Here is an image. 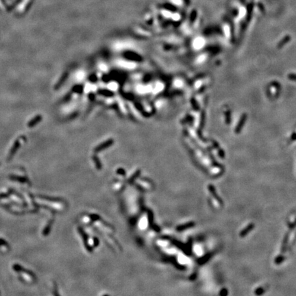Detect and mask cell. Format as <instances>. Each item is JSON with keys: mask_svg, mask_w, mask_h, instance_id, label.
I'll return each mask as SVG.
<instances>
[{"mask_svg": "<svg viewBox=\"0 0 296 296\" xmlns=\"http://www.w3.org/2000/svg\"><path fill=\"white\" fill-rule=\"evenodd\" d=\"M13 268H14V270L16 272H18L19 276L21 277L25 282L32 283L35 280L34 276V274H32L30 272H29V271L27 270H25L24 268L21 267V266L19 265H14Z\"/></svg>", "mask_w": 296, "mask_h": 296, "instance_id": "6da1fadb", "label": "cell"}, {"mask_svg": "<svg viewBox=\"0 0 296 296\" xmlns=\"http://www.w3.org/2000/svg\"><path fill=\"white\" fill-rule=\"evenodd\" d=\"M21 139H19V140H17V141L15 142V143H14V145H13V147H12V149L11 150V152H10L9 153V155H8V160H10L11 159V158L13 156V155L14 154V153H15V152L17 151V150H18V148L20 146V145H21V140H20Z\"/></svg>", "mask_w": 296, "mask_h": 296, "instance_id": "7a4b0ae2", "label": "cell"}, {"mask_svg": "<svg viewBox=\"0 0 296 296\" xmlns=\"http://www.w3.org/2000/svg\"><path fill=\"white\" fill-rule=\"evenodd\" d=\"M9 250V245L4 240L0 239V250L2 252H7Z\"/></svg>", "mask_w": 296, "mask_h": 296, "instance_id": "3957f363", "label": "cell"}, {"mask_svg": "<svg viewBox=\"0 0 296 296\" xmlns=\"http://www.w3.org/2000/svg\"><path fill=\"white\" fill-rule=\"evenodd\" d=\"M245 119H246V115H243V116L242 117L239 123V124H238V125H237V129L235 130V132L236 133H239V131L241 130V129L242 128L243 125V124H244Z\"/></svg>", "mask_w": 296, "mask_h": 296, "instance_id": "277c9868", "label": "cell"}, {"mask_svg": "<svg viewBox=\"0 0 296 296\" xmlns=\"http://www.w3.org/2000/svg\"><path fill=\"white\" fill-rule=\"evenodd\" d=\"M41 119H42V117H41V116H40V115H39V116H36L34 119L31 120V121L28 124V126L29 127H33L34 125H35L36 124H38V123L41 121Z\"/></svg>", "mask_w": 296, "mask_h": 296, "instance_id": "5b68a950", "label": "cell"}, {"mask_svg": "<svg viewBox=\"0 0 296 296\" xmlns=\"http://www.w3.org/2000/svg\"><path fill=\"white\" fill-rule=\"evenodd\" d=\"M254 228V224H250L249 226L247 227V228H245V229L243 230V231L241 233V236H242V237H244V236L247 234V233H248L250 232V230H252V228Z\"/></svg>", "mask_w": 296, "mask_h": 296, "instance_id": "8992f818", "label": "cell"}, {"mask_svg": "<svg viewBox=\"0 0 296 296\" xmlns=\"http://www.w3.org/2000/svg\"><path fill=\"white\" fill-rule=\"evenodd\" d=\"M288 40H289V39H288V37H287V38H285L284 39L282 40V41H281V42L280 43L279 45H278V47H282V46H283V45L285 44V43H287V42L288 41Z\"/></svg>", "mask_w": 296, "mask_h": 296, "instance_id": "52a82bcc", "label": "cell"}, {"mask_svg": "<svg viewBox=\"0 0 296 296\" xmlns=\"http://www.w3.org/2000/svg\"><path fill=\"white\" fill-rule=\"evenodd\" d=\"M288 77H289V78L291 79V80H296V75L291 74V75H289V76H288Z\"/></svg>", "mask_w": 296, "mask_h": 296, "instance_id": "ba28073f", "label": "cell"}]
</instances>
